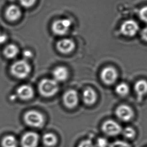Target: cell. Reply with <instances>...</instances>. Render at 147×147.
I'll list each match as a JSON object with an SVG mask.
<instances>
[{"label": "cell", "instance_id": "25", "mask_svg": "<svg viewBox=\"0 0 147 147\" xmlns=\"http://www.w3.org/2000/svg\"><path fill=\"white\" fill-rule=\"evenodd\" d=\"M20 4L25 8H29L32 6L36 0H19Z\"/></svg>", "mask_w": 147, "mask_h": 147}, {"label": "cell", "instance_id": "11", "mask_svg": "<svg viewBox=\"0 0 147 147\" xmlns=\"http://www.w3.org/2000/svg\"><path fill=\"white\" fill-rule=\"evenodd\" d=\"M57 48L61 53L67 54L71 53L75 48L74 41L69 38H63L57 42Z\"/></svg>", "mask_w": 147, "mask_h": 147}, {"label": "cell", "instance_id": "9", "mask_svg": "<svg viewBox=\"0 0 147 147\" xmlns=\"http://www.w3.org/2000/svg\"><path fill=\"white\" fill-rule=\"evenodd\" d=\"M38 142V135L34 132L29 131L23 136L21 144L22 147H36Z\"/></svg>", "mask_w": 147, "mask_h": 147}, {"label": "cell", "instance_id": "20", "mask_svg": "<svg viewBox=\"0 0 147 147\" xmlns=\"http://www.w3.org/2000/svg\"><path fill=\"white\" fill-rule=\"evenodd\" d=\"M115 90L119 96L125 97L129 94V88L127 84L125 83H121L116 86Z\"/></svg>", "mask_w": 147, "mask_h": 147}, {"label": "cell", "instance_id": "15", "mask_svg": "<svg viewBox=\"0 0 147 147\" xmlns=\"http://www.w3.org/2000/svg\"><path fill=\"white\" fill-rule=\"evenodd\" d=\"M5 15L9 20L14 21L20 17L21 12L18 7L15 5H11L7 8Z\"/></svg>", "mask_w": 147, "mask_h": 147}, {"label": "cell", "instance_id": "23", "mask_svg": "<svg viewBox=\"0 0 147 147\" xmlns=\"http://www.w3.org/2000/svg\"><path fill=\"white\" fill-rule=\"evenodd\" d=\"M109 147H131V146L125 141H116L111 143Z\"/></svg>", "mask_w": 147, "mask_h": 147}, {"label": "cell", "instance_id": "10", "mask_svg": "<svg viewBox=\"0 0 147 147\" xmlns=\"http://www.w3.org/2000/svg\"><path fill=\"white\" fill-rule=\"evenodd\" d=\"M63 103L67 108L75 107L79 102L78 93L75 90H68L63 94Z\"/></svg>", "mask_w": 147, "mask_h": 147}, {"label": "cell", "instance_id": "17", "mask_svg": "<svg viewBox=\"0 0 147 147\" xmlns=\"http://www.w3.org/2000/svg\"><path fill=\"white\" fill-rule=\"evenodd\" d=\"M18 53V47L12 44L7 45L4 50V55L8 59H13L16 57Z\"/></svg>", "mask_w": 147, "mask_h": 147}, {"label": "cell", "instance_id": "1", "mask_svg": "<svg viewBox=\"0 0 147 147\" xmlns=\"http://www.w3.org/2000/svg\"><path fill=\"white\" fill-rule=\"evenodd\" d=\"M59 89L57 82L55 80L45 79L41 80L38 85V90L41 95L49 97L57 93Z\"/></svg>", "mask_w": 147, "mask_h": 147}, {"label": "cell", "instance_id": "12", "mask_svg": "<svg viewBox=\"0 0 147 147\" xmlns=\"http://www.w3.org/2000/svg\"><path fill=\"white\" fill-rule=\"evenodd\" d=\"M17 95L22 100L30 99L34 96V92L31 86L28 85H23L19 86L16 91Z\"/></svg>", "mask_w": 147, "mask_h": 147}, {"label": "cell", "instance_id": "22", "mask_svg": "<svg viewBox=\"0 0 147 147\" xmlns=\"http://www.w3.org/2000/svg\"><path fill=\"white\" fill-rule=\"evenodd\" d=\"M139 16L141 20L147 23V6L143 7L140 9Z\"/></svg>", "mask_w": 147, "mask_h": 147}, {"label": "cell", "instance_id": "26", "mask_svg": "<svg viewBox=\"0 0 147 147\" xmlns=\"http://www.w3.org/2000/svg\"><path fill=\"white\" fill-rule=\"evenodd\" d=\"M78 147H95L94 144H93L92 142L89 140H86L81 142L78 145Z\"/></svg>", "mask_w": 147, "mask_h": 147}, {"label": "cell", "instance_id": "30", "mask_svg": "<svg viewBox=\"0 0 147 147\" xmlns=\"http://www.w3.org/2000/svg\"><path fill=\"white\" fill-rule=\"evenodd\" d=\"M10 1H12V2H13V1H15V0H9Z\"/></svg>", "mask_w": 147, "mask_h": 147}, {"label": "cell", "instance_id": "13", "mask_svg": "<svg viewBox=\"0 0 147 147\" xmlns=\"http://www.w3.org/2000/svg\"><path fill=\"white\" fill-rule=\"evenodd\" d=\"M82 97L85 104L88 105H91L96 102L97 95L96 92L93 89L87 88L83 92Z\"/></svg>", "mask_w": 147, "mask_h": 147}, {"label": "cell", "instance_id": "8", "mask_svg": "<svg viewBox=\"0 0 147 147\" xmlns=\"http://www.w3.org/2000/svg\"><path fill=\"white\" fill-rule=\"evenodd\" d=\"M117 117L123 121H131L134 117V111L131 107L127 105L122 104L117 107L115 110Z\"/></svg>", "mask_w": 147, "mask_h": 147}, {"label": "cell", "instance_id": "29", "mask_svg": "<svg viewBox=\"0 0 147 147\" xmlns=\"http://www.w3.org/2000/svg\"><path fill=\"white\" fill-rule=\"evenodd\" d=\"M7 39V37L6 35L0 33V44H2L5 42Z\"/></svg>", "mask_w": 147, "mask_h": 147}, {"label": "cell", "instance_id": "4", "mask_svg": "<svg viewBox=\"0 0 147 147\" xmlns=\"http://www.w3.org/2000/svg\"><path fill=\"white\" fill-rule=\"evenodd\" d=\"M71 25V21L69 19H61L53 22L51 29L55 34L63 35L68 32Z\"/></svg>", "mask_w": 147, "mask_h": 147}, {"label": "cell", "instance_id": "19", "mask_svg": "<svg viewBox=\"0 0 147 147\" xmlns=\"http://www.w3.org/2000/svg\"><path fill=\"white\" fill-rule=\"evenodd\" d=\"M3 147H17L18 142L14 136L9 135L5 137L2 141Z\"/></svg>", "mask_w": 147, "mask_h": 147}, {"label": "cell", "instance_id": "5", "mask_svg": "<svg viewBox=\"0 0 147 147\" xmlns=\"http://www.w3.org/2000/svg\"><path fill=\"white\" fill-rule=\"evenodd\" d=\"M139 30V25L136 21L129 19L121 25L120 31L122 34L127 37L134 36Z\"/></svg>", "mask_w": 147, "mask_h": 147}, {"label": "cell", "instance_id": "16", "mask_svg": "<svg viewBox=\"0 0 147 147\" xmlns=\"http://www.w3.org/2000/svg\"><path fill=\"white\" fill-rule=\"evenodd\" d=\"M134 89L138 99L142 100L143 97L147 93V81L145 80L138 81L135 83Z\"/></svg>", "mask_w": 147, "mask_h": 147}, {"label": "cell", "instance_id": "24", "mask_svg": "<svg viewBox=\"0 0 147 147\" xmlns=\"http://www.w3.org/2000/svg\"><path fill=\"white\" fill-rule=\"evenodd\" d=\"M108 145L107 140L102 137L98 138L96 142V146L97 147H107Z\"/></svg>", "mask_w": 147, "mask_h": 147}, {"label": "cell", "instance_id": "27", "mask_svg": "<svg viewBox=\"0 0 147 147\" xmlns=\"http://www.w3.org/2000/svg\"><path fill=\"white\" fill-rule=\"evenodd\" d=\"M33 53L32 51H30V50H25L24 51L23 53V56L24 57L25 59H29L32 57Z\"/></svg>", "mask_w": 147, "mask_h": 147}, {"label": "cell", "instance_id": "2", "mask_svg": "<svg viewBox=\"0 0 147 147\" xmlns=\"http://www.w3.org/2000/svg\"><path fill=\"white\" fill-rule=\"evenodd\" d=\"M31 67L28 63L25 60H19L15 62L11 65V72L13 76L18 79H24L28 76Z\"/></svg>", "mask_w": 147, "mask_h": 147}, {"label": "cell", "instance_id": "7", "mask_svg": "<svg viewBox=\"0 0 147 147\" xmlns=\"http://www.w3.org/2000/svg\"><path fill=\"white\" fill-rule=\"evenodd\" d=\"M102 130L104 134L109 136H115L122 131L120 125L111 119L105 121L102 125Z\"/></svg>", "mask_w": 147, "mask_h": 147}, {"label": "cell", "instance_id": "21", "mask_svg": "<svg viewBox=\"0 0 147 147\" xmlns=\"http://www.w3.org/2000/svg\"><path fill=\"white\" fill-rule=\"evenodd\" d=\"M122 131L123 136L127 139H134L136 136V131L131 127H127Z\"/></svg>", "mask_w": 147, "mask_h": 147}, {"label": "cell", "instance_id": "18", "mask_svg": "<svg viewBox=\"0 0 147 147\" xmlns=\"http://www.w3.org/2000/svg\"><path fill=\"white\" fill-rule=\"evenodd\" d=\"M42 141L44 144L47 147H53L57 144V139L53 134L47 133L43 136Z\"/></svg>", "mask_w": 147, "mask_h": 147}, {"label": "cell", "instance_id": "3", "mask_svg": "<svg viewBox=\"0 0 147 147\" xmlns=\"http://www.w3.org/2000/svg\"><path fill=\"white\" fill-rule=\"evenodd\" d=\"M24 119L27 125L33 127H41L45 124V117L41 113L35 110H30L24 115Z\"/></svg>", "mask_w": 147, "mask_h": 147}, {"label": "cell", "instance_id": "14", "mask_svg": "<svg viewBox=\"0 0 147 147\" xmlns=\"http://www.w3.org/2000/svg\"><path fill=\"white\" fill-rule=\"evenodd\" d=\"M53 80L57 82H63L67 79L69 76V72L66 67L63 66H59L53 70Z\"/></svg>", "mask_w": 147, "mask_h": 147}, {"label": "cell", "instance_id": "28", "mask_svg": "<svg viewBox=\"0 0 147 147\" xmlns=\"http://www.w3.org/2000/svg\"><path fill=\"white\" fill-rule=\"evenodd\" d=\"M141 36L144 41L147 42V27L143 29L141 31Z\"/></svg>", "mask_w": 147, "mask_h": 147}, {"label": "cell", "instance_id": "6", "mask_svg": "<svg viewBox=\"0 0 147 147\" xmlns=\"http://www.w3.org/2000/svg\"><path fill=\"white\" fill-rule=\"evenodd\" d=\"M118 74L116 69L112 67H107L102 69L100 77L102 82L107 85H111L116 82Z\"/></svg>", "mask_w": 147, "mask_h": 147}]
</instances>
